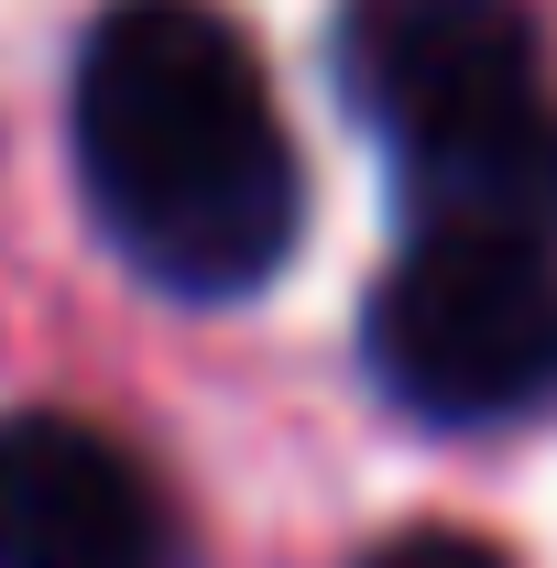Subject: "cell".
<instances>
[{"instance_id": "cell-3", "label": "cell", "mask_w": 557, "mask_h": 568, "mask_svg": "<svg viewBox=\"0 0 557 568\" xmlns=\"http://www.w3.org/2000/svg\"><path fill=\"white\" fill-rule=\"evenodd\" d=\"M328 77H340L350 121L383 153H405V142L459 132L503 99H536L547 33L525 0H340Z\"/></svg>"}, {"instance_id": "cell-4", "label": "cell", "mask_w": 557, "mask_h": 568, "mask_svg": "<svg viewBox=\"0 0 557 568\" xmlns=\"http://www.w3.org/2000/svg\"><path fill=\"white\" fill-rule=\"evenodd\" d=\"M0 568H198L164 481L88 416H0Z\"/></svg>"}, {"instance_id": "cell-2", "label": "cell", "mask_w": 557, "mask_h": 568, "mask_svg": "<svg viewBox=\"0 0 557 568\" xmlns=\"http://www.w3.org/2000/svg\"><path fill=\"white\" fill-rule=\"evenodd\" d=\"M372 383L426 426H503L557 394V252L405 241L361 306Z\"/></svg>"}, {"instance_id": "cell-6", "label": "cell", "mask_w": 557, "mask_h": 568, "mask_svg": "<svg viewBox=\"0 0 557 568\" xmlns=\"http://www.w3.org/2000/svg\"><path fill=\"white\" fill-rule=\"evenodd\" d=\"M350 568H514L492 536H459V525H405V536H383V547H361Z\"/></svg>"}, {"instance_id": "cell-5", "label": "cell", "mask_w": 557, "mask_h": 568, "mask_svg": "<svg viewBox=\"0 0 557 568\" xmlns=\"http://www.w3.org/2000/svg\"><path fill=\"white\" fill-rule=\"evenodd\" d=\"M405 241H492V252H557V99H503L459 132L394 153Z\"/></svg>"}, {"instance_id": "cell-1", "label": "cell", "mask_w": 557, "mask_h": 568, "mask_svg": "<svg viewBox=\"0 0 557 568\" xmlns=\"http://www.w3.org/2000/svg\"><path fill=\"white\" fill-rule=\"evenodd\" d=\"M77 186L110 252L186 306L274 284L306 175L252 33L209 0H110L77 44Z\"/></svg>"}]
</instances>
